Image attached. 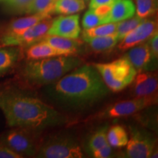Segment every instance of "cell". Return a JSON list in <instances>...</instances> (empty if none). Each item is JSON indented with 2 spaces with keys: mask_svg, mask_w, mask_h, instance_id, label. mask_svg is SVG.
<instances>
[{
  "mask_svg": "<svg viewBox=\"0 0 158 158\" xmlns=\"http://www.w3.org/2000/svg\"><path fill=\"white\" fill-rule=\"evenodd\" d=\"M48 17H51V15L48 13H37L19 18L10 23L2 35H17L21 34L32 26Z\"/></svg>",
  "mask_w": 158,
  "mask_h": 158,
  "instance_id": "e0dca14e",
  "label": "cell"
},
{
  "mask_svg": "<svg viewBox=\"0 0 158 158\" xmlns=\"http://www.w3.org/2000/svg\"><path fill=\"white\" fill-rule=\"evenodd\" d=\"M43 131L27 127H13L0 135V142L21 158L37 155Z\"/></svg>",
  "mask_w": 158,
  "mask_h": 158,
  "instance_id": "5b68a950",
  "label": "cell"
},
{
  "mask_svg": "<svg viewBox=\"0 0 158 158\" xmlns=\"http://www.w3.org/2000/svg\"><path fill=\"white\" fill-rule=\"evenodd\" d=\"M83 40L87 43L89 46L96 52H102V51L110 50L115 47L120 41L116 32L113 35L92 37V38L84 39Z\"/></svg>",
  "mask_w": 158,
  "mask_h": 158,
  "instance_id": "ffe728a7",
  "label": "cell"
},
{
  "mask_svg": "<svg viewBox=\"0 0 158 158\" xmlns=\"http://www.w3.org/2000/svg\"><path fill=\"white\" fill-rule=\"evenodd\" d=\"M100 24H103L102 18L97 15L93 10L89 9L86 12L82 19V26L84 29L92 28Z\"/></svg>",
  "mask_w": 158,
  "mask_h": 158,
  "instance_id": "4316f807",
  "label": "cell"
},
{
  "mask_svg": "<svg viewBox=\"0 0 158 158\" xmlns=\"http://www.w3.org/2000/svg\"><path fill=\"white\" fill-rule=\"evenodd\" d=\"M85 153L78 139L66 132L54 133L41 139L35 157L82 158Z\"/></svg>",
  "mask_w": 158,
  "mask_h": 158,
  "instance_id": "277c9868",
  "label": "cell"
},
{
  "mask_svg": "<svg viewBox=\"0 0 158 158\" xmlns=\"http://www.w3.org/2000/svg\"><path fill=\"white\" fill-rule=\"evenodd\" d=\"M131 93L134 98H143L157 94V74L155 71L137 72L131 84Z\"/></svg>",
  "mask_w": 158,
  "mask_h": 158,
  "instance_id": "4fadbf2b",
  "label": "cell"
},
{
  "mask_svg": "<svg viewBox=\"0 0 158 158\" xmlns=\"http://www.w3.org/2000/svg\"><path fill=\"white\" fill-rule=\"evenodd\" d=\"M22 58V47L0 46V78L14 70Z\"/></svg>",
  "mask_w": 158,
  "mask_h": 158,
  "instance_id": "5bb4252c",
  "label": "cell"
},
{
  "mask_svg": "<svg viewBox=\"0 0 158 158\" xmlns=\"http://www.w3.org/2000/svg\"><path fill=\"white\" fill-rule=\"evenodd\" d=\"M128 135L122 126L114 125L108 128L107 132V141L110 147L121 148L127 145Z\"/></svg>",
  "mask_w": 158,
  "mask_h": 158,
  "instance_id": "7402d4cb",
  "label": "cell"
},
{
  "mask_svg": "<svg viewBox=\"0 0 158 158\" xmlns=\"http://www.w3.org/2000/svg\"><path fill=\"white\" fill-rule=\"evenodd\" d=\"M39 41L47 43L59 50L68 52L71 55H76L77 53L80 51L83 44V43L78 39L67 38L50 35H45Z\"/></svg>",
  "mask_w": 158,
  "mask_h": 158,
  "instance_id": "ac0fdd59",
  "label": "cell"
},
{
  "mask_svg": "<svg viewBox=\"0 0 158 158\" xmlns=\"http://www.w3.org/2000/svg\"><path fill=\"white\" fill-rule=\"evenodd\" d=\"M0 109L10 127L43 130L67 124L68 118L19 84L0 86Z\"/></svg>",
  "mask_w": 158,
  "mask_h": 158,
  "instance_id": "7a4b0ae2",
  "label": "cell"
},
{
  "mask_svg": "<svg viewBox=\"0 0 158 158\" xmlns=\"http://www.w3.org/2000/svg\"><path fill=\"white\" fill-rule=\"evenodd\" d=\"M68 55L71 54L65 51L59 50L47 43L40 41L23 48V57H24L26 60L46 59L55 56H68Z\"/></svg>",
  "mask_w": 158,
  "mask_h": 158,
  "instance_id": "9a60e30c",
  "label": "cell"
},
{
  "mask_svg": "<svg viewBox=\"0 0 158 158\" xmlns=\"http://www.w3.org/2000/svg\"><path fill=\"white\" fill-rule=\"evenodd\" d=\"M0 158H21V157L0 142Z\"/></svg>",
  "mask_w": 158,
  "mask_h": 158,
  "instance_id": "4dcf8cb0",
  "label": "cell"
},
{
  "mask_svg": "<svg viewBox=\"0 0 158 158\" xmlns=\"http://www.w3.org/2000/svg\"><path fill=\"white\" fill-rule=\"evenodd\" d=\"M144 20L145 19H142L136 15V16H133L130 19L117 22V28H116V32L119 40H122L130 31H133L138 25L141 24Z\"/></svg>",
  "mask_w": 158,
  "mask_h": 158,
  "instance_id": "cb8c5ba5",
  "label": "cell"
},
{
  "mask_svg": "<svg viewBox=\"0 0 158 158\" xmlns=\"http://www.w3.org/2000/svg\"><path fill=\"white\" fill-rule=\"evenodd\" d=\"M137 6V15L147 19L157 13V0H135Z\"/></svg>",
  "mask_w": 158,
  "mask_h": 158,
  "instance_id": "484cf974",
  "label": "cell"
},
{
  "mask_svg": "<svg viewBox=\"0 0 158 158\" xmlns=\"http://www.w3.org/2000/svg\"><path fill=\"white\" fill-rule=\"evenodd\" d=\"M7 8L17 13H26L32 0H5Z\"/></svg>",
  "mask_w": 158,
  "mask_h": 158,
  "instance_id": "83f0119b",
  "label": "cell"
},
{
  "mask_svg": "<svg viewBox=\"0 0 158 158\" xmlns=\"http://www.w3.org/2000/svg\"><path fill=\"white\" fill-rule=\"evenodd\" d=\"M83 64L76 55L26 60L17 71V84L30 90L43 87Z\"/></svg>",
  "mask_w": 158,
  "mask_h": 158,
  "instance_id": "3957f363",
  "label": "cell"
},
{
  "mask_svg": "<svg viewBox=\"0 0 158 158\" xmlns=\"http://www.w3.org/2000/svg\"><path fill=\"white\" fill-rule=\"evenodd\" d=\"M123 57L137 72L155 71L157 69V59L153 56L148 42L130 48Z\"/></svg>",
  "mask_w": 158,
  "mask_h": 158,
  "instance_id": "30bf717a",
  "label": "cell"
},
{
  "mask_svg": "<svg viewBox=\"0 0 158 158\" xmlns=\"http://www.w3.org/2000/svg\"><path fill=\"white\" fill-rule=\"evenodd\" d=\"M85 7L84 0H56L53 8V13L73 15L84 10Z\"/></svg>",
  "mask_w": 158,
  "mask_h": 158,
  "instance_id": "44dd1931",
  "label": "cell"
},
{
  "mask_svg": "<svg viewBox=\"0 0 158 158\" xmlns=\"http://www.w3.org/2000/svg\"><path fill=\"white\" fill-rule=\"evenodd\" d=\"M130 139L122 157L127 158H148L155 149L157 138L144 128L130 126Z\"/></svg>",
  "mask_w": 158,
  "mask_h": 158,
  "instance_id": "52a82bcc",
  "label": "cell"
},
{
  "mask_svg": "<svg viewBox=\"0 0 158 158\" xmlns=\"http://www.w3.org/2000/svg\"><path fill=\"white\" fill-rule=\"evenodd\" d=\"M81 34L78 15H64L53 19L47 35L78 39Z\"/></svg>",
  "mask_w": 158,
  "mask_h": 158,
  "instance_id": "7c38bea8",
  "label": "cell"
},
{
  "mask_svg": "<svg viewBox=\"0 0 158 158\" xmlns=\"http://www.w3.org/2000/svg\"><path fill=\"white\" fill-rule=\"evenodd\" d=\"M56 0H32L27 11V14L48 13L53 14V8Z\"/></svg>",
  "mask_w": 158,
  "mask_h": 158,
  "instance_id": "d4e9b609",
  "label": "cell"
},
{
  "mask_svg": "<svg viewBox=\"0 0 158 158\" xmlns=\"http://www.w3.org/2000/svg\"><path fill=\"white\" fill-rule=\"evenodd\" d=\"M135 7L132 0H118L112 6L110 13L102 19V23L118 22L133 17Z\"/></svg>",
  "mask_w": 158,
  "mask_h": 158,
  "instance_id": "2e32d148",
  "label": "cell"
},
{
  "mask_svg": "<svg viewBox=\"0 0 158 158\" xmlns=\"http://www.w3.org/2000/svg\"><path fill=\"white\" fill-rule=\"evenodd\" d=\"M116 28H117V22L103 23L92 28L84 29L82 31V40L113 35L116 33Z\"/></svg>",
  "mask_w": 158,
  "mask_h": 158,
  "instance_id": "603a6c76",
  "label": "cell"
},
{
  "mask_svg": "<svg viewBox=\"0 0 158 158\" xmlns=\"http://www.w3.org/2000/svg\"><path fill=\"white\" fill-rule=\"evenodd\" d=\"M89 156L94 158H108L114 157L115 153L114 152L113 147H110L109 144H107L105 147L94 151Z\"/></svg>",
  "mask_w": 158,
  "mask_h": 158,
  "instance_id": "f1b7e54d",
  "label": "cell"
},
{
  "mask_svg": "<svg viewBox=\"0 0 158 158\" xmlns=\"http://www.w3.org/2000/svg\"><path fill=\"white\" fill-rule=\"evenodd\" d=\"M53 19L51 17L40 21L21 34L17 35H2L0 37V46H29L38 41L47 35Z\"/></svg>",
  "mask_w": 158,
  "mask_h": 158,
  "instance_id": "9c48e42d",
  "label": "cell"
},
{
  "mask_svg": "<svg viewBox=\"0 0 158 158\" xmlns=\"http://www.w3.org/2000/svg\"><path fill=\"white\" fill-rule=\"evenodd\" d=\"M118 0H90L89 9H94L99 6L105 5H112Z\"/></svg>",
  "mask_w": 158,
  "mask_h": 158,
  "instance_id": "1f68e13d",
  "label": "cell"
},
{
  "mask_svg": "<svg viewBox=\"0 0 158 158\" xmlns=\"http://www.w3.org/2000/svg\"><path fill=\"white\" fill-rule=\"evenodd\" d=\"M110 91L118 92L131 84L137 71L124 57L108 63H93Z\"/></svg>",
  "mask_w": 158,
  "mask_h": 158,
  "instance_id": "8992f818",
  "label": "cell"
},
{
  "mask_svg": "<svg viewBox=\"0 0 158 158\" xmlns=\"http://www.w3.org/2000/svg\"><path fill=\"white\" fill-rule=\"evenodd\" d=\"M109 126L105 124L92 131L86 138L84 144V153L90 155L95 150L105 147L108 144L107 141V132Z\"/></svg>",
  "mask_w": 158,
  "mask_h": 158,
  "instance_id": "d6986e66",
  "label": "cell"
},
{
  "mask_svg": "<svg viewBox=\"0 0 158 158\" xmlns=\"http://www.w3.org/2000/svg\"><path fill=\"white\" fill-rule=\"evenodd\" d=\"M45 98L60 109L80 111L93 107L110 89L93 64H83L43 87Z\"/></svg>",
  "mask_w": 158,
  "mask_h": 158,
  "instance_id": "6da1fadb",
  "label": "cell"
},
{
  "mask_svg": "<svg viewBox=\"0 0 158 158\" xmlns=\"http://www.w3.org/2000/svg\"><path fill=\"white\" fill-rule=\"evenodd\" d=\"M150 50L153 56L156 59H158V33L156 32L148 40Z\"/></svg>",
  "mask_w": 158,
  "mask_h": 158,
  "instance_id": "f546056e",
  "label": "cell"
},
{
  "mask_svg": "<svg viewBox=\"0 0 158 158\" xmlns=\"http://www.w3.org/2000/svg\"><path fill=\"white\" fill-rule=\"evenodd\" d=\"M157 102V93L143 98H134L110 105L95 116V118H115L138 114L145 108L151 107Z\"/></svg>",
  "mask_w": 158,
  "mask_h": 158,
  "instance_id": "ba28073f",
  "label": "cell"
},
{
  "mask_svg": "<svg viewBox=\"0 0 158 158\" xmlns=\"http://www.w3.org/2000/svg\"><path fill=\"white\" fill-rule=\"evenodd\" d=\"M157 32V20L146 19L126 35L118 45L120 51H127L132 47L146 42L154 34Z\"/></svg>",
  "mask_w": 158,
  "mask_h": 158,
  "instance_id": "8fae6325",
  "label": "cell"
}]
</instances>
